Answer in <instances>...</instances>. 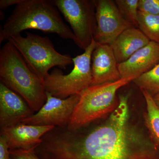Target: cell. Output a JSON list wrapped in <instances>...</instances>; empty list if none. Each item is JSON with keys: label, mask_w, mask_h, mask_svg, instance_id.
<instances>
[{"label": "cell", "mask_w": 159, "mask_h": 159, "mask_svg": "<svg viewBox=\"0 0 159 159\" xmlns=\"http://www.w3.org/2000/svg\"><path fill=\"white\" fill-rule=\"evenodd\" d=\"M104 122L85 130L55 126L34 151L40 159H159V148L131 122L128 97L122 95Z\"/></svg>", "instance_id": "6da1fadb"}, {"label": "cell", "mask_w": 159, "mask_h": 159, "mask_svg": "<svg viewBox=\"0 0 159 159\" xmlns=\"http://www.w3.org/2000/svg\"><path fill=\"white\" fill-rule=\"evenodd\" d=\"M29 29L54 33L75 41L72 29L63 20L53 0H23L16 5L0 30V43Z\"/></svg>", "instance_id": "7a4b0ae2"}, {"label": "cell", "mask_w": 159, "mask_h": 159, "mask_svg": "<svg viewBox=\"0 0 159 159\" xmlns=\"http://www.w3.org/2000/svg\"><path fill=\"white\" fill-rule=\"evenodd\" d=\"M1 83L20 96L35 112L47 101L43 83L8 41L0 50Z\"/></svg>", "instance_id": "3957f363"}, {"label": "cell", "mask_w": 159, "mask_h": 159, "mask_svg": "<svg viewBox=\"0 0 159 159\" xmlns=\"http://www.w3.org/2000/svg\"><path fill=\"white\" fill-rule=\"evenodd\" d=\"M135 79L121 78L115 82L92 86L86 89L80 94L67 128L70 130L78 129L110 115L119 105L117 91Z\"/></svg>", "instance_id": "277c9868"}, {"label": "cell", "mask_w": 159, "mask_h": 159, "mask_svg": "<svg viewBox=\"0 0 159 159\" xmlns=\"http://www.w3.org/2000/svg\"><path fill=\"white\" fill-rule=\"evenodd\" d=\"M25 37L20 34L12 35L8 41L15 47L31 70L42 81L55 66L66 70L73 63L68 54H61L54 48L47 36L26 32Z\"/></svg>", "instance_id": "5b68a950"}, {"label": "cell", "mask_w": 159, "mask_h": 159, "mask_svg": "<svg viewBox=\"0 0 159 159\" xmlns=\"http://www.w3.org/2000/svg\"><path fill=\"white\" fill-rule=\"evenodd\" d=\"M97 42L94 39L84 52L73 58L74 68L64 75L59 69L51 71L43 80L46 92L60 99L80 95L92 83V56Z\"/></svg>", "instance_id": "8992f818"}, {"label": "cell", "mask_w": 159, "mask_h": 159, "mask_svg": "<svg viewBox=\"0 0 159 159\" xmlns=\"http://www.w3.org/2000/svg\"><path fill=\"white\" fill-rule=\"evenodd\" d=\"M70 24L75 44L85 51L94 39L97 27L94 0H53Z\"/></svg>", "instance_id": "52a82bcc"}, {"label": "cell", "mask_w": 159, "mask_h": 159, "mask_svg": "<svg viewBox=\"0 0 159 159\" xmlns=\"http://www.w3.org/2000/svg\"><path fill=\"white\" fill-rule=\"evenodd\" d=\"M80 95H74L61 99L47 92L45 104L37 112L27 118L22 123L28 125H51L67 127L79 102Z\"/></svg>", "instance_id": "ba28073f"}, {"label": "cell", "mask_w": 159, "mask_h": 159, "mask_svg": "<svg viewBox=\"0 0 159 159\" xmlns=\"http://www.w3.org/2000/svg\"><path fill=\"white\" fill-rule=\"evenodd\" d=\"M97 27L94 40L98 43L110 45L123 31L134 27L123 17L115 1L94 0Z\"/></svg>", "instance_id": "9c48e42d"}, {"label": "cell", "mask_w": 159, "mask_h": 159, "mask_svg": "<svg viewBox=\"0 0 159 159\" xmlns=\"http://www.w3.org/2000/svg\"><path fill=\"white\" fill-rule=\"evenodd\" d=\"M55 126L28 125L22 123L1 128L9 149L34 150L42 142V138Z\"/></svg>", "instance_id": "30bf717a"}, {"label": "cell", "mask_w": 159, "mask_h": 159, "mask_svg": "<svg viewBox=\"0 0 159 159\" xmlns=\"http://www.w3.org/2000/svg\"><path fill=\"white\" fill-rule=\"evenodd\" d=\"M35 112L18 94L0 83V127L22 123Z\"/></svg>", "instance_id": "8fae6325"}, {"label": "cell", "mask_w": 159, "mask_h": 159, "mask_svg": "<svg viewBox=\"0 0 159 159\" xmlns=\"http://www.w3.org/2000/svg\"><path fill=\"white\" fill-rule=\"evenodd\" d=\"M118 64L110 45L97 43L92 56V86L121 79Z\"/></svg>", "instance_id": "7c38bea8"}, {"label": "cell", "mask_w": 159, "mask_h": 159, "mask_svg": "<svg viewBox=\"0 0 159 159\" xmlns=\"http://www.w3.org/2000/svg\"><path fill=\"white\" fill-rule=\"evenodd\" d=\"M159 63V44L153 41L136 52L125 62L118 64L121 78L137 77Z\"/></svg>", "instance_id": "4fadbf2b"}, {"label": "cell", "mask_w": 159, "mask_h": 159, "mask_svg": "<svg viewBox=\"0 0 159 159\" xmlns=\"http://www.w3.org/2000/svg\"><path fill=\"white\" fill-rule=\"evenodd\" d=\"M150 41L140 29L132 27L123 31L110 45L119 64L127 61Z\"/></svg>", "instance_id": "5bb4252c"}, {"label": "cell", "mask_w": 159, "mask_h": 159, "mask_svg": "<svg viewBox=\"0 0 159 159\" xmlns=\"http://www.w3.org/2000/svg\"><path fill=\"white\" fill-rule=\"evenodd\" d=\"M146 102V111L143 118L145 127L152 140L159 148V107L153 97L147 91L142 90Z\"/></svg>", "instance_id": "9a60e30c"}, {"label": "cell", "mask_w": 159, "mask_h": 159, "mask_svg": "<svg viewBox=\"0 0 159 159\" xmlns=\"http://www.w3.org/2000/svg\"><path fill=\"white\" fill-rule=\"evenodd\" d=\"M138 27L151 41L159 44V16L139 11Z\"/></svg>", "instance_id": "2e32d148"}, {"label": "cell", "mask_w": 159, "mask_h": 159, "mask_svg": "<svg viewBox=\"0 0 159 159\" xmlns=\"http://www.w3.org/2000/svg\"><path fill=\"white\" fill-rule=\"evenodd\" d=\"M133 81L141 90L147 91L152 97L155 96L159 92V63Z\"/></svg>", "instance_id": "e0dca14e"}, {"label": "cell", "mask_w": 159, "mask_h": 159, "mask_svg": "<svg viewBox=\"0 0 159 159\" xmlns=\"http://www.w3.org/2000/svg\"><path fill=\"white\" fill-rule=\"evenodd\" d=\"M115 2L123 17L134 27H138L139 0H116Z\"/></svg>", "instance_id": "ac0fdd59"}, {"label": "cell", "mask_w": 159, "mask_h": 159, "mask_svg": "<svg viewBox=\"0 0 159 159\" xmlns=\"http://www.w3.org/2000/svg\"><path fill=\"white\" fill-rule=\"evenodd\" d=\"M139 11L159 16V0H139Z\"/></svg>", "instance_id": "d6986e66"}, {"label": "cell", "mask_w": 159, "mask_h": 159, "mask_svg": "<svg viewBox=\"0 0 159 159\" xmlns=\"http://www.w3.org/2000/svg\"><path fill=\"white\" fill-rule=\"evenodd\" d=\"M9 152L11 159H40L34 150L9 149Z\"/></svg>", "instance_id": "ffe728a7"}, {"label": "cell", "mask_w": 159, "mask_h": 159, "mask_svg": "<svg viewBox=\"0 0 159 159\" xmlns=\"http://www.w3.org/2000/svg\"><path fill=\"white\" fill-rule=\"evenodd\" d=\"M0 159H11L6 138L0 135Z\"/></svg>", "instance_id": "44dd1931"}, {"label": "cell", "mask_w": 159, "mask_h": 159, "mask_svg": "<svg viewBox=\"0 0 159 159\" xmlns=\"http://www.w3.org/2000/svg\"><path fill=\"white\" fill-rule=\"evenodd\" d=\"M23 0H1L0 1V9L6 10L9 6L18 5Z\"/></svg>", "instance_id": "7402d4cb"}, {"label": "cell", "mask_w": 159, "mask_h": 159, "mask_svg": "<svg viewBox=\"0 0 159 159\" xmlns=\"http://www.w3.org/2000/svg\"><path fill=\"white\" fill-rule=\"evenodd\" d=\"M153 99L157 105L159 107V92L155 96H154Z\"/></svg>", "instance_id": "603a6c76"}]
</instances>
